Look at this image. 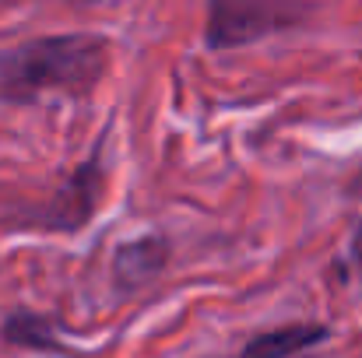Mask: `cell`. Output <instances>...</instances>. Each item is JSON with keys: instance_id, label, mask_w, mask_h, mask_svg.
Segmentation results:
<instances>
[{"instance_id": "obj_1", "label": "cell", "mask_w": 362, "mask_h": 358, "mask_svg": "<svg viewBox=\"0 0 362 358\" xmlns=\"http://www.w3.org/2000/svg\"><path fill=\"white\" fill-rule=\"evenodd\" d=\"M110 71V39L99 32H64L18 42L0 53V99L25 106L49 92L85 99Z\"/></svg>"}, {"instance_id": "obj_8", "label": "cell", "mask_w": 362, "mask_h": 358, "mask_svg": "<svg viewBox=\"0 0 362 358\" xmlns=\"http://www.w3.org/2000/svg\"><path fill=\"white\" fill-rule=\"evenodd\" d=\"M78 4H99V0H78Z\"/></svg>"}, {"instance_id": "obj_4", "label": "cell", "mask_w": 362, "mask_h": 358, "mask_svg": "<svg viewBox=\"0 0 362 358\" xmlns=\"http://www.w3.org/2000/svg\"><path fill=\"white\" fill-rule=\"evenodd\" d=\"M327 338L331 330L324 323H281V327L253 334L243 345L240 358H299L313 352L317 345H324Z\"/></svg>"}, {"instance_id": "obj_5", "label": "cell", "mask_w": 362, "mask_h": 358, "mask_svg": "<svg viewBox=\"0 0 362 358\" xmlns=\"http://www.w3.org/2000/svg\"><path fill=\"white\" fill-rule=\"evenodd\" d=\"M169 260V242L162 236H141L123 242L113 256V278L120 292H137L144 288Z\"/></svg>"}, {"instance_id": "obj_2", "label": "cell", "mask_w": 362, "mask_h": 358, "mask_svg": "<svg viewBox=\"0 0 362 358\" xmlns=\"http://www.w3.org/2000/svg\"><path fill=\"white\" fill-rule=\"evenodd\" d=\"M310 14L306 0H208L204 11V46L240 49L264 35L296 28Z\"/></svg>"}, {"instance_id": "obj_7", "label": "cell", "mask_w": 362, "mask_h": 358, "mask_svg": "<svg viewBox=\"0 0 362 358\" xmlns=\"http://www.w3.org/2000/svg\"><path fill=\"white\" fill-rule=\"evenodd\" d=\"M349 267L362 278V218L359 225L352 229V239H349Z\"/></svg>"}, {"instance_id": "obj_6", "label": "cell", "mask_w": 362, "mask_h": 358, "mask_svg": "<svg viewBox=\"0 0 362 358\" xmlns=\"http://www.w3.org/2000/svg\"><path fill=\"white\" fill-rule=\"evenodd\" d=\"M0 338H4V345H14V348L49 352V355H71V352L60 345L53 320L42 316V313H32V309H14V313H7L4 323H0Z\"/></svg>"}, {"instance_id": "obj_3", "label": "cell", "mask_w": 362, "mask_h": 358, "mask_svg": "<svg viewBox=\"0 0 362 358\" xmlns=\"http://www.w3.org/2000/svg\"><path fill=\"white\" fill-rule=\"evenodd\" d=\"M99 197H103V165H99V158H88L85 165L74 169L67 186L46 208L32 211L28 225L42 229V232H78L92 222Z\"/></svg>"}]
</instances>
